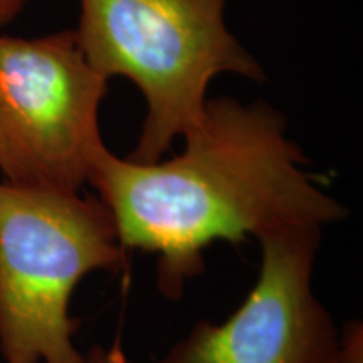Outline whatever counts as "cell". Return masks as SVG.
Wrapping results in <instances>:
<instances>
[{
  "label": "cell",
  "mask_w": 363,
  "mask_h": 363,
  "mask_svg": "<svg viewBox=\"0 0 363 363\" xmlns=\"http://www.w3.org/2000/svg\"><path fill=\"white\" fill-rule=\"evenodd\" d=\"M229 0H81L78 44L99 74L125 76L147 101L130 160L153 163L201 121L208 84L230 72L264 81L225 26Z\"/></svg>",
  "instance_id": "obj_2"
},
{
  "label": "cell",
  "mask_w": 363,
  "mask_h": 363,
  "mask_svg": "<svg viewBox=\"0 0 363 363\" xmlns=\"http://www.w3.org/2000/svg\"><path fill=\"white\" fill-rule=\"evenodd\" d=\"M126 266L115 219L98 195L0 180V355L4 363H86L69 316L76 286Z\"/></svg>",
  "instance_id": "obj_3"
},
{
  "label": "cell",
  "mask_w": 363,
  "mask_h": 363,
  "mask_svg": "<svg viewBox=\"0 0 363 363\" xmlns=\"http://www.w3.org/2000/svg\"><path fill=\"white\" fill-rule=\"evenodd\" d=\"M256 284L219 325L201 321L158 363H335L340 335L311 286L321 229L257 238Z\"/></svg>",
  "instance_id": "obj_5"
},
{
  "label": "cell",
  "mask_w": 363,
  "mask_h": 363,
  "mask_svg": "<svg viewBox=\"0 0 363 363\" xmlns=\"http://www.w3.org/2000/svg\"><path fill=\"white\" fill-rule=\"evenodd\" d=\"M335 363H363V333L360 321H352L340 337Z\"/></svg>",
  "instance_id": "obj_6"
},
{
  "label": "cell",
  "mask_w": 363,
  "mask_h": 363,
  "mask_svg": "<svg viewBox=\"0 0 363 363\" xmlns=\"http://www.w3.org/2000/svg\"><path fill=\"white\" fill-rule=\"evenodd\" d=\"M86 363H131L125 352L121 350L120 342L111 345L110 348L104 347H93L86 355Z\"/></svg>",
  "instance_id": "obj_7"
},
{
  "label": "cell",
  "mask_w": 363,
  "mask_h": 363,
  "mask_svg": "<svg viewBox=\"0 0 363 363\" xmlns=\"http://www.w3.org/2000/svg\"><path fill=\"white\" fill-rule=\"evenodd\" d=\"M29 0H0V27L9 24L24 11Z\"/></svg>",
  "instance_id": "obj_8"
},
{
  "label": "cell",
  "mask_w": 363,
  "mask_h": 363,
  "mask_svg": "<svg viewBox=\"0 0 363 363\" xmlns=\"http://www.w3.org/2000/svg\"><path fill=\"white\" fill-rule=\"evenodd\" d=\"M108 79L74 30L43 38L0 34V174L12 185L81 192L106 147L99 108Z\"/></svg>",
  "instance_id": "obj_4"
},
{
  "label": "cell",
  "mask_w": 363,
  "mask_h": 363,
  "mask_svg": "<svg viewBox=\"0 0 363 363\" xmlns=\"http://www.w3.org/2000/svg\"><path fill=\"white\" fill-rule=\"evenodd\" d=\"M184 140L180 155L153 163L104 147L88 180L110 208L121 246L158 256L165 298L184 294L216 240L242 244L294 227L323 229L347 214L303 169L305 155L269 104L207 99Z\"/></svg>",
  "instance_id": "obj_1"
}]
</instances>
